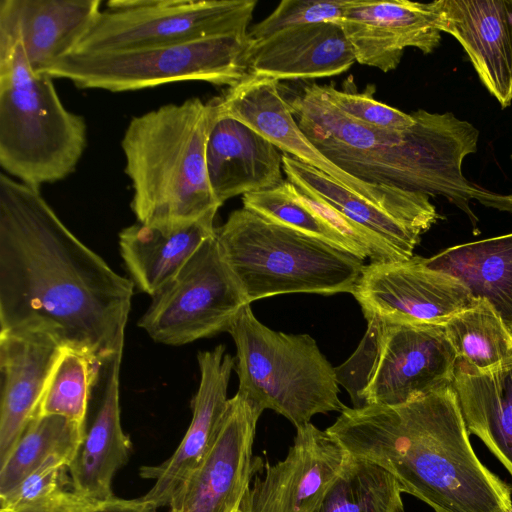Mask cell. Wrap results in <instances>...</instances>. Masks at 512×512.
Masks as SVG:
<instances>
[{
    "label": "cell",
    "instance_id": "obj_17",
    "mask_svg": "<svg viewBox=\"0 0 512 512\" xmlns=\"http://www.w3.org/2000/svg\"><path fill=\"white\" fill-rule=\"evenodd\" d=\"M200 384L192 400L191 423L175 452L164 462L140 468V476L155 480L140 499L158 509L169 506L173 496L211 448L227 410L228 384L236 358L224 345L197 355Z\"/></svg>",
    "mask_w": 512,
    "mask_h": 512
},
{
    "label": "cell",
    "instance_id": "obj_14",
    "mask_svg": "<svg viewBox=\"0 0 512 512\" xmlns=\"http://www.w3.org/2000/svg\"><path fill=\"white\" fill-rule=\"evenodd\" d=\"M260 415L239 393L229 399L211 448L173 496L169 512H239L259 466L252 447Z\"/></svg>",
    "mask_w": 512,
    "mask_h": 512
},
{
    "label": "cell",
    "instance_id": "obj_32",
    "mask_svg": "<svg viewBox=\"0 0 512 512\" xmlns=\"http://www.w3.org/2000/svg\"><path fill=\"white\" fill-rule=\"evenodd\" d=\"M242 203L243 208L266 219L324 240L356 256L349 242L300 201L294 185L288 180L271 189L245 194Z\"/></svg>",
    "mask_w": 512,
    "mask_h": 512
},
{
    "label": "cell",
    "instance_id": "obj_18",
    "mask_svg": "<svg viewBox=\"0 0 512 512\" xmlns=\"http://www.w3.org/2000/svg\"><path fill=\"white\" fill-rule=\"evenodd\" d=\"M437 27L462 45L504 109L512 102V0H437Z\"/></svg>",
    "mask_w": 512,
    "mask_h": 512
},
{
    "label": "cell",
    "instance_id": "obj_19",
    "mask_svg": "<svg viewBox=\"0 0 512 512\" xmlns=\"http://www.w3.org/2000/svg\"><path fill=\"white\" fill-rule=\"evenodd\" d=\"M62 349L42 334H0V466L37 416Z\"/></svg>",
    "mask_w": 512,
    "mask_h": 512
},
{
    "label": "cell",
    "instance_id": "obj_21",
    "mask_svg": "<svg viewBox=\"0 0 512 512\" xmlns=\"http://www.w3.org/2000/svg\"><path fill=\"white\" fill-rule=\"evenodd\" d=\"M206 165L217 201L282 184V153L246 124L218 117L208 137Z\"/></svg>",
    "mask_w": 512,
    "mask_h": 512
},
{
    "label": "cell",
    "instance_id": "obj_6",
    "mask_svg": "<svg viewBox=\"0 0 512 512\" xmlns=\"http://www.w3.org/2000/svg\"><path fill=\"white\" fill-rule=\"evenodd\" d=\"M228 332L236 346L237 393L262 414L271 409L296 428L316 414L342 412L335 367L308 334L270 329L244 306Z\"/></svg>",
    "mask_w": 512,
    "mask_h": 512
},
{
    "label": "cell",
    "instance_id": "obj_40",
    "mask_svg": "<svg viewBox=\"0 0 512 512\" xmlns=\"http://www.w3.org/2000/svg\"><path fill=\"white\" fill-rule=\"evenodd\" d=\"M509 512H512V508H511V510Z\"/></svg>",
    "mask_w": 512,
    "mask_h": 512
},
{
    "label": "cell",
    "instance_id": "obj_10",
    "mask_svg": "<svg viewBox=\"0 0 512 512\" xmlns=\"http://www.w3.org/2000/svg\"><path fill=\"white\" fill-rule=\"evenodd\" d=\"M218 117H230L246 124L282 153L323 172L420 234L441 218L428 195L371 184L334 164L299 127L279 81L248 75L223 97H218Z\"/></svg>",
    "mask_w": 512,
    "mask_h": 512
},
{
    "label": "cell",
    "instance_id": "obj_38",
    "mask_svg": "<svg viewBox=\"0 0 512 512\" xmlns=\"http://www.w3.org/2000/svg\"><path fill=\"white\" fill-rule=\"evenodd\" d=\"M156 508L139 499H119L113 497L102 501L93 512H156Z\"/></svg>",
    "mask_w": 512,
    "mask_h": 512
},
{
    "label": "cell",
    "instance_id": "obj_24",
    "mask_svg": "<svg viewBox=\"0 0 512 512\" xmlns=\"http://www.w3.org/2000/svg\"><path fill=\"white\" fill-rule=\"evenodd\" d=\"M215 216L209 214L189 226L173 230L139 222L122 229L120 254L134 285L151 297L158 294L200 246L215 235Z\"/></svg>",
    "mask_w": 512,
    "mask_h": 512
},
{
    "label": "cell",
    "instance_id": "obj_26",
    "mask_svg": "<svg viewBox=\"0 0 512 512\" xmlns=\"http://www.w3.org/2000/svg\"><path fill=\"white\" fill-rule=\"evenodd\" d=\"M426 266L458 278L485 299L512 331V233L447 248Z\"/></svg>",
    "mask_w": 512,
    "mask_h": 512
},
{
    "label": "cell",
    "instance_id": "obj_8",
    "mask_svg": "<svg viewBox=\"0 0 512 512\" xmlns=\"http://www.w3.org/2000/svg\"><path fill=\"white\" fill-rule=\"evenodd\" d=\"M366 320L356 350L335 367L354 408L405 404L453 382L458 357L443 325Z\"/></svg>",
    "mask_w": 512,
    "mask_h": 512
},
{
    "label": "cell",
    "instance_id": "obj_34",
    "mask_svg": "<svg viewBox=\"0 0 512 512\" xmlns=\"http://www.w3.org/2000/svg\"><path fill=\"white\" fill-rule=\"evenodd\" d=\"M321 95L346 116L370 127L388 131H405L415 123L413 112L407 114L373 97L374 86L363 93L338 90L332 85H319Z\"/></svg>",
    "mask_w": 512,
    "mask_h": 512
},
{
    "label": "cell",
    "instance_id": "obj_13",
    "mask_svg": "<svg viewBox=\"0 0 512 512\" xmlns=\"http://www.w3.org/2000/svg\"><path fill=\"white\" fill-rule=\"evenodd\" d=\"M364 317L417 325H444L476 298L458 278L423 258L365 265L352 292Z\"/></svg>",
    "mask_w": 512,
    "mask_h": 512
},
{
    "label": "cell",
    "instance_id": "obj_25",
    "mask_svg": "<svg viewBox=\"0 0 512 512\" xmlns=\"http://www.w3.org/2000/svg\"><path fill=\"white\" fill-rule=\"evenodd\" d=\"M452 385L469 434L486 445L512 478V359L487 370L457 361Z\"/></svg>",
    "mask_w": 512,
    "mask_h": 512
},
{
    "label": "cell",
    "instance_id": "obj_7",
    "mask_svg": "<svg viewBox=\"0 0 512 512\" xmlns=\"http://www.w3.org/2000/svg\"><path fill=\"white\" fill-rule=\"evenodd\" d=\"M415 123L397 144L372 150L315 145L327 158L352 176L371 184L393 186L428 196L441 195L470 218L477 217L470 200L482 189L462 172L465 157L477 151L479 131L451 112H413Z\"/></svg>",
    "mask_w": 512,
    "mask_h": 512
},
{
    "label": "cell",
    "instance_id": "obj_16",
    "mask_svg": "<svg viewBox=\"0 0 512 512\" xmlns=\"http://www.w3.org/2000/svg\"><path fill=\"white\" fill-rule=\"evenodd\" d=\"M339 24L356 62L385 73L399 65L406 48L429 54L441 41L435 1L349 0Z\"/></svg>",
    "mask_w": 512,
    "mask_h": 512
},
{
    "label": "cell",
    "instance_id": "obj_35",
    "mask_svg": "<svg viewBox=\"0 0 512 512\" xmlns=\"http://www.w3.org/2000/svg\"><path fill=\"white\" fill-rule=\"evenodd\" d=\"M349 0H283L248 32V43H257L284 29L307 24L337 22Z\"/></svg>",
    "mask_w": 512,
    "mask_h": 512
},
{
    "label": "cell",
    "instance_id": "obj_15",
    "mask_svg": "<svg viewBox=\"0 0 512 512\" xmlns=\"http://www.w3.org/2000/svg\"><path fill=\"white\" fill-rule=\"evenodd\" d=\"M286 458L266 466L246 492L239 512H312L349 456L327 430L296 428Z\"/></svg>",
    "mask_w": 512,
    "mask_h": 512
},
{
    "label": "cell",
    "instance_id": "obj_4",
    "mask_svg": "<svg viewBox=\"0 0 512 512\" xmlns=\"http://www.w3.org/2000/svg\"><path fill=\"white\" fill-rule=\"evenodd\" d=\"M52 79L33 72L0 9V164L35 188L68 177L87 145L85 119L65 108Z\"/></svg>",
    "mask_w": 512,
    "mask_h": 512
},
{
    "label": "cell",
    "instance_id": "obj_3",
    "mask_svg": "<svg viewBox=\"0 0 512 512\" xmlns=\"http://www.w3.org/2000/svg\"><path fill=\"white\" fill-rule=\"evenodd\" d=\"M218 97L190 98L133 117L121 141L137 222L162 230L189 226L222 206L211 189L206 146Z\"/></svg>",
    "mask_w": 512,
    "mask_h": 512
},
{
    "label": "cell",
    "instance_id": "obj_27",
    "mask_svg": "<svg viewBox=\"0 0 512 512\" xmlns=\"http://www.w3.org/2000/svg\"><path fill=\"white\" fill-rule=\"evenodd\" d=\"M282 163L286 180L293 185L312 191L349 219L379 235L406 259L414 256L422 234L296 158L282 153Z\"/></svg>",
    "mask_w": 512,
    "mask_h": 512
},
{
    "label": "cell",
    "instance_id": "obj_2",
    "mask_svg": "<svg viewBox=\"0 0 512 512\" xmlns=\"http://www.w3.org/2000/svg\"><path fill=\"white\" fill-rule=\"evenodd\" d=\"M350 455L388 470L434 512H509L511 486L475 454L447 384L397 406L346 407L326 429Z\"/></svg>",
    "mask_w": 512,
    "mask_h": 512
},
{
    "label": "cell",
    "instance_id": "obj_23",
    "mask_svg": "<svg viewBox=\"0 0 512 512\" xmlns=\"http://www.w3.org/2000/svg\"><path fill=\"white\" fill-rule=\"evenodd\" d=\"M100 5V0H0L35 74H44L75 50L101 12Z\"/></svg>",
    "mask_w": 512,
    "mask_h": 512
},
{
    "label": "cell",
    "instance_id": "obj_29",
    "mask_svg": "<svg viewBox=\"0 0 512 512\" xmlns=\"http://www.w3.org/2000/svg\"><path fill=\"white\" fill-rule=\"evenodd\" d=\"M85 435V426L66 417L36 416L8 459L0 466V496L8 493L52 457L72 462Z\"/></svg>",
    "mask_w": 512,
    "mask_h": 512
},
{
    "label": "cell",
    "instance_id": "obj_39",
    "mask_svg": "<svg viewBox=\"0 0 512 512\" xmlns=\"http://www.w3.org/2000/svg\"><path fill=\"white\" fill-rule=\"evenodd\" d=\"M478 201L487 206L497 208L499 210L512 212V194L499 195L483 190L478 198Z\"/></svg>",
    "mask_w": 512,
    "mask_h": 512
},
{
    "label": "cell",
    "instance_id": "obj_28",
    "mask_svg": "<svg viewBox=\"0 0 512 512\" xmlns=\"http://www.w3.org/2000/svg\"><path fill=\"white\" fill-rule=\"evenodd\" d=\"M402 493L388 470L349 454L312 512H405Z\"/></svg>",
    "mask_w": 512,
    "mask_h": 512
},
{
    "label": "cell",
    "instance_id": "obj_30",
    "mask_svg": "<svg viewBox=\"0 0 512 512\" xmlns=\"http://www.w3.org/2000/svg\"><path fill=\"white\" fill-rule=\"evenodd\" d=\"M458 361L487 370L512 359V331L485 299L479 298L444 325Z\"/></svg>",
    "mask_w": 512,
    "mask_h": 512
},
{
    "label": "cell",
    "instance_id": "obj_5",
    "mask_svg": "<svg viewBox=\"0 0 512 512\" xmlns=\"http://www.w3.org/2000/svg\"><path fill=\"white\" fill-rule=\"evenodd\" d=\"M216 237L250 304L280 294H352L365 266L346 250L243 207Z\"/></svg>",
    "mask_w": 512,
    "mask_h": 512
},
{
    "label": "cell",
    "instance_id": "obj_9",
    "mask_svg": "<svg viewBox=\"0 0 512 512\" xmlns=\"http://www.w3.org/2000/svg\"><path fill=\"white\" fill-rule=\"evenodd\" d=\"M248 37L217 36L180 44L108 53H71L44 74L79 88L110 92L203 81L232 88L249 74Z\"/></svg>",
    "mask_w": 512,
    "mask_h": 512
},
{
    "label": "cell",
    "instance_id": "obj_12",
    "mask_svg": "<svg viewBox=\"0 0 512 512\" xmlns=\"http://www.w3.org/2000/svg\"><path fill=\"white\" fill-rule=\"evenodd\" d=\"M248 304L215 233L153 297L138 326L157 343L180 346L228 332Z\"/></svg>",
    "mask_w": 512,
    "mask_h": 512
},
{
    "label": "cell",
    "instance_id": "obj_20",
    "mask_svg": "<svg viewBox=\"0 0 512 512\" xmlns=\"http://www.w3.org/2000/svg\"><path fill=\"white\" fill-rule=\"evenodd\" d=\"M248 74L280 80L339 75L356 62L352 46L337 22L296 26L249 44Z\"/></svg>",
    "mask_w": 512,
    "mask_h": 512
},
{
    "label": "cell",
    "instance_id": "obj_37",
    "mask_svg": "<svg viewBox=\"0 0 512 512\" xmlns=\"http://www.w3.org/2000/svg\"><path fill=\"white\" fill-rule=\"evenodd\" d=\"M101 502L69 490L15 509H0V512H93Z\"/></svg>",
    "mask_w": 512,
    "mask_h": 512
},
{
    "label": "cell",
    "instance_id": "obj_31",
    "mask_svg": "<svg viewBox=\"0 0 512 512\" xmlns=\"http://www.w3.org/2000/svg\"><path fill=\"white\" fill-rule=\"evenodd\" d=\"M102 362L85 353L62 349L49 376L37 416L59 415L86 426L89 399Z\"/></svg>",
    "mask_w": 512,
    "mask_h": 512
},
{
    "label": "cell",
    "instance_id": "obj_33",
    "mask_svg": "<svg viewBox=\"0 0 512 512\" xmlns=\"http://www.w3.org/2000/svg\"><path fill=\"white\" fill-rule=\"evenodd\" d=\"M294 192L301 202L351 244L360 260L369 258L371 263L408 261L379 235L349 219L312 191L294 185Z\"/></svg>",
    "mask_w": 512,
    "mask_h": 512
},
{
    "label": "cell",
    "instance_id": "obj_11",
    "mask_svg": "<svg viewBox=\"0 0 512 512\" xmlns=\"http://www.w3.org/2000/svg\"><path fill=\"white\" fill-rule=\"evenodd\" d=\"M256 5V0H110L72 53L121 52L217 36H247Z\"/></svg>",
    "mask_w": 512,
    "mask_h": 512
},
{
    "label": "cell",
    "instance_id": "obj_36",
    "mask_svg": "<svg viewBox=\"0 0 512 512\" xmlns=\"http://www.w3.org/2000/svg\"><path fill=\"white\" fill-rule=\"evenodd\" d=\"M70 463L61 457L48 459L8 493L0 496V509H15L72 490Z\"/></svg>",
    "mask_w": 512,
    "mask_h": 512
},
{
    "label": "cell",
    "instance_id": "obj_1",
    "mask_svg": "<svg viewBox=\"0 0 512 512\" xmlns=\"http://www.w3.org/2000/svg\"><path fill=\"white\" fill-rule=\"evenodd\" d=\"M133 291L40 188L0 175V334L46 335L103 363L123 351Z\"/></svg>",
    "mask_w": 512,
    "mask_h": 512
},
{
    "label": "cell",
    "instance_id": "obj_22",
    "mask_svg": "<svg viewBox=\"0 0 512 512\" xmlns=\"http://www.w3.org/2000/svg\"><path fill=\"white\" fill-rule=\"evenodd\" d=\"M122 352L102 363L100 403L94 420L71 464L72 490L95 501L112 499L115 473L129 460L132 443L120 418Z\"/></svg>",
    "mask_w": 512,
    "mask_h": 512
}]
</instances>
